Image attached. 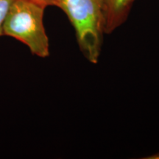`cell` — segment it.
<instances>
[{
    "label": "cell",
    "instance_id": "cell-1",
    "mask_svg": "<svg viewBox=\"0 0 159 159\" xmlns=\"http://www.w3.org/2000/svg\"><path fill=\"white\" fill-rule=\"evenodd\" d=\"M52 5L69 18L83 56L89 62L97 63L105 34L102 0H54Z\"/></svg>",
    "mask_w": 159,
    "mask_h": 159
},
{
    "label": "cell",
    "instance_id": "cell-2",
    "mask_svg": "<svg viewBox=\"0 0 159 159\" xmlns=\"http://www.w3.org/2000/svg\"><path fill=\"white\" fill-rule=\"evenodd\" d=\"M47 6L34 0H14L3 24V35L27 45L33 55H49L48 36L43 25Z\"/></svg>",
    "mask_w": 159,
    "mask_h": 159
},
{
    "label": "cell",
    "instance_id": "cell-3",
    "mask_svg": "<svg viewBox=\"0 0 159 159\" xmlns=\"http://www.w3.org/2000/svg\"><path fill=\"white\" fill-rule=\"evenodd\" d=\"M134 0H102L105 33H111L126 21Z\"/></svg>",
    "mask_w": 159,
    "mask_h": 159
},
{
    "label": "cell",
    "instance_id": "cell-4",
    "mask_svg": "<svg viewBox=\"0 0 159 159\" xmlns=\"http://www.w3.org/2000/svg\"><path fill=\"white\" fill-rule=\"evenodd\" d=\"M14 0H0V36L3 35V24Z\"/></svg>",
    "mask_w": 159,
    "mask_h": 159
},
{
    "label": "cell",
    "instance_id": "cell-5",
    "mask_svg": "<svg viewBox=\"0 0 159 159\" xmlns=\"http://www.w3.org/2000/svg\"><path fill=\"white\" fill-rule=\"evenodd\" d=\"M34 1H36L42 4V5H44L47 7V6L52 5L54 0H34Z\"/></svg>",
    "mask_w": 159,
    "mask_h": 159
},
{
    "label": "cell",
    "instance_id": "cell-6",
    "mask_svg": "<svg viewBox=\"0 0 159 159\" xmlns=\"http://www.w3.org/2000/svg\"><path fill=\"white\" fill-rule=\"evenodd\" d=\"M157 158V159H159V153L155 155V156H153L152 157H150V158Z\"/></svg>",
    "mask_w": 159,
    "mask_h": 159
}]
</instances>
